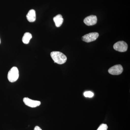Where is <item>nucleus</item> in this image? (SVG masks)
I'll use <instances>...</instances> for the list:
<instances>
[{"instance_id":"1","label":"nucleus","mask_w":130,"mask_h":130,"mask_svg":"<svg viewBox=\"0 0 130 130\" xmlns=\"http://www.w3.org/2000/svg\"><path fill=\"white\" fill-rule=\"evenodd\" d=\"M50 55L54 63L59 64H64L67 60L66 56L59 51H53L51 53Z\"/></svg>"},{"instance_id":"2","label":"nucleus","mask_w":130,"mask_h":130,"mask_svg":"<svg viewBox=\"0 0 130 130\" xmlns=\"http://www.w3.org/2000/svg\"><path fill=\"white\" fill-rule=\"evenodd\" d=\"M19 77V71L17 67H13L8 72V79L9 82L14 83L18 80Z\"/></svg>"},{"instance_id":"3","label":"nucleus","mask_w":130,"mask_h":130,"mask_svg":"<svg viewBox=\"0 0 130 130\" xmlns=\"http://www.w3.org/2000/svg\"><path fill=\"white\" fill-rule=\"evenodd\" d=\"M113 47L116 51L120 52H124L127 51L128 45L124 41H120L114 44Z\"/></svg>"},{"instance_id":"4","label":"nucleus","mask_w":130,"mask_h":130,"mask_svg":"<svg viewBox=\"0 0 130 130\" xmlns=\"http://www.w3.org/2000/svg\"><path fill=\"white\" fill-rule=\"evenodd\" d=\"M99 36V34L97 32H91L82 37V39L86 42H90L96 40Z\"/></svg>"},{"instance_id":"5","label":"nucleus","mask_w":130,"mask_h":130,"mask_svg":"<svg viewBox=\"0 0 130 130\" xmlns=\"http://www.w3.org/2000/svg\"><path fill=\"white\" fill-rule=\"evenodd\" d=\"M123 71V67L120 64H118L115 65L110 68L108 70V72L109 74L112 75H118L121 74Z\"/></svg>"},{"instance_id":"6","label":"nucleus","mask_w":130,"mask_h":130,"mask_svg":"<svg viewBox=\"0 0 130 130\" xmlns=\"http://www.w3.org/2000/svg\"><path fill=\"white\" fill-rule=\"evenodd\" d=\"M23 102L26 105L32 108L38 106L41 104V102L39 101L32 100L27 97L24 98Z\"/></svg>"},{"instance_id":"7","label":"nucleus","mask_w":130,"mask_h":130,"mask_svg":"<svg viewBox=\"0 0 130 130\" xmlns=\"http://www.w3.org/2000/svg\"><path fill=\"white\" fill-rule=\"evenodd\" d=\"M97 22V17L95 15H90L84 19V22L86 25L92 26L96 24Z\"/></svg>"},{"instance_id":"8","label":"nucleus","mask_w":130,"mask_h":130,"mask_svg":"<svg viewBox=\"0 0 130 130\" xmlns=\"http://www.w3.org/2000/svg\"><path fill=\"white\" fill-rule=\"evenodd\" d=\"M26 18L29 22H34L36 21V13L34 9H31L26 15Z\"/></svg>"},{"instance_id":"9","label":"nucleus","mask_w":130,"mask_h":130,"mask_svg":"<svg viewBox=\"0 0 130 130\" xmlns=\"http://www.w3.org/2000/svg\"><path fill=\"white\" fill-rule=\"evenodd\" d=\"M53 20L56 27H59L63 24V19L61 14H58L54 17Z\"/></svg>"},{"instance_id":"10","label":"nucleus","mask_w":130,"mask_h":130,"mask_svg":"<svg viewBox=\"0 0 130 130\" xmlns=\"http://www.w3.org/2000/svg\"><path fill=\"white\" fill-rule=\"evenodd\" d=\"M32 37V35L30 32H25L22 38V41L24 44H28Z\"/></svg>"},{"instance_id":"11","label":"nucleus","mask_w":130,"mask_h":130,"mask_svg":"<svg viewBox=\"0 0 130 130\" xmlns=\"http://www.w3.org/2000/svg\"><path fill=\"white\" fill-rule=\"evenodd\" d=\"M94 95V93L90 91H86L84 93V95L86 97L92 98Z\"/></svg>"},{"instance_id":"12","label":"nucleus","mask_w":130,"mask_h":130,"mask_svg":"<svg viewBox=\"0 0 130 130\" xmlns=\"http://www.w3.org/2000/svg\"><path fill=\"white\" fill-rule=\"evenodd\" d=\"M108 126L106 124H101L97 130H107Z\"/></svg>"},{"instance_id":"13","label":"nucleus","mask_w":130,"mask_h":130,"mask_svg":"<svg viewBox=\"0 0 130 130\" xmlns=\"http://www.w3.org/2000/svg\"><path fill=\"white\" fill-rule=\"evenodd\" d=\"M34 130H42V129H41V128H40L39 126H36V127H35V128H34Z\"/></svg>"},{"instance_id":"14","label":"nucleus","mask_w":130,"mask_h":130,"mask_svg":"<svg viewBox=\"0 0 130 130\" xmlns=\"http://www.w3.org/2000/svg\"><path fill=\"white\" fill-rule=\"evenodd\" d=\"M1 39H0V44H1Z\"/></svg>"}]
</instances>
